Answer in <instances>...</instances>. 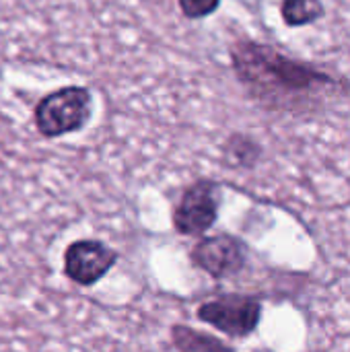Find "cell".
<instances>
[{
  "label": "cell",
  "instance_id": "obj_1",
  "mask_svg": "<svg viewBox=\"0 0 350 352\" xmlns=\"http://www.w3.org/2000/svg\"><path fill=\"white\" fill-rule=\"evenodd\" d=\"M231 66L250 99L270 113H320L330 101L350 93L349 78L254 39L231 45Z\"/></svg>",
  "mask_w": 350,
  "mask_h": 352
},
{
  "label": "cell",
  "instance_id": "obj_2",
  "mask_svg": "<svg viewBox=\"0 0 350 352\" xmlns=\"http://www.w3.org/2000/svg\"><path fill=\"white\" fill-rule=\"evenodd\" d=\"M93 107L91 91L85 87H62L47 93L35 107V126L47 138L78 132L89 122Z\"/></svg>",
  "mask_w": 350,
  "mask_h": 352
},
{
  "label": "cell",
  "instance_id": "obj_3",
  "mask_svg": "<svg viewBox=\"0 0 350 352\" xmlns=\"http://www.w3.org/2000/svg\"><path fill=\"white\" fill-rule=\"evenodd\" d=\"M196 316L229 338H248L262 320V303L252 295L229 293L202 303Z\"/></svg>",
  "mask_w": 350,
  "mask_h": 352
},
{
  "label": "cell",
  "instance_id": "obj_4",
  "mask_svg": "<svg viewBox=\"0 0 350 352\" xmlns=\"http://www.w3.org/2000/svg\"><path fill=\"white\" fill-rule=\"evenodd\" d=\"M221 188L212 179L194 182L182 196L173 210V227L177 233L188 237L204 235L219 217Z\"/></svg>",
  "mask_w": 350,
  "mask_h": 352
},
{
  "label": "cell",
  "instance_id": "obj_5",
  "mask_svg": "<svg viewBox=\"0 0 350 352\" xmlns=\"http://www.w3.org/2000/svg\"><path fill=\"white\" fill-rule=\"evenodd\" d=\"M190 258L196 268L206 272L215 280H225L237 276L245 264H248V248L241 239L219 233L200 239L192 252Z\"/></svg>",
  "mask_w": 350,
  "mask_h": 352
},
{
  "label": "cell",
  "instance_id": "obj_6",
  "mask_svg": "<svg viewBox=\"0 0 350 352\" xmlns=\"http://www.w3.org/2000/svg\"><path fill=\"white\" fill-rule=\"evenodd\" d=\"M118 262V252L97 239L72 241L64 252V274L80 287L99 283Z\"/></svg>",
  "mask_w": 350,
  "mask_h": 352
},
{
  "label": "cell",
  "instance_id": "obj_7",
  "mask_svg": "<svg viewBox=\"0 0 350 352\" xmlns=\"http://www.w3.org/2000/svg\"><path fill=\"white\" fill-rule=\"evenodd\" d=\"M223 157L227 167L235 169H254L262 159V144L241 132L231 134L223 144Z\"/></svg>",
  "mask_w": 350,
  "mask_h": 352
},
{
  "label": "cell",
  "instance_id": "obj_8",
  "mask_svg": "<svg viewBox=\"0 0 350 352\" xmlns=\"http://www.w3.org/2000/svg\"><path fill=\"white\" fill-rule=\"evenodd\" d=\"M326 6L322 0H283L281 16L287 27H307L324 19Z\"/></svg>",
  "mask_w": 350,
  "mask_h": 352
},
{
  "label": "cell",
  "instance_id": "obj_9",
  "mask_svg": "<svg viewBox=\"0 0 350 352\" xmlns=\"http://www.w3.org/2000/svg\"><path fill=\"white\" fill-rule=\"evenodd\" d=\"M173 342L182 352H231V349L225 346L221 340L186 326L173 328Z\"/></svg>",
  "mask_w": 350,
  "mask_h": 352
},
{
  "label": "cell",
  "instance_id": "obj_10",
  "mask_svg": "<svg viewBox=\"0 0 350 352\" xmlns=\"http://www.w3.org/2000/svg\"><path fill=\"white\" fill-rule=\"evenodd\" d=\"M177 4L188 19H204L221 6V0H177Z\"/></svg>",
  "mask_w": 350,
  "mask_h": 352
}]
</instances>
